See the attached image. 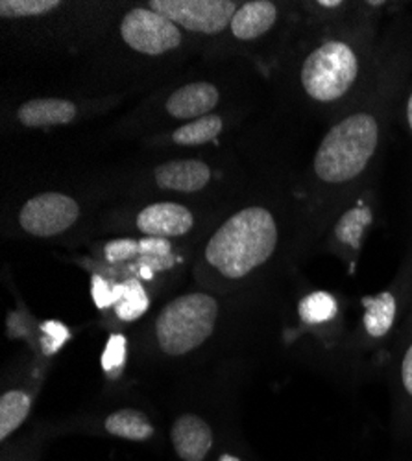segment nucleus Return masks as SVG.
<instances>
[{
	"label": "nucleus",
	"mask_w": 412,
	"mask_h": 461,
	"mask_svg": "<svg viewBox=\"0 0 412 461\" xmlns=\"http://www.w3.org/2000/svg\"><path fill=\"white\" fill-rule=\"evenodd\" d=\"M126 349H128V343L123 334L115 332L109 336L105 349L102 353V369L109 378L121 376L126 364Z\"/></svg>",
	"instance_id": "obj_22"
},
{
	"label": "nucleus",
	"mask_w": 412,
	"mask_h": 461,
	"mask_svg": "<svg viewBox=\"0 0 412 461\" xmlns=\"http://www.w3.org/2000/svg\"><path fill=\"white\" fill-rule=\"evenodd\" d=\"M17 117L26 128L61 126L72 122L77 117V105L60 98H37L23 104Z\"/></svg>",
	"instance_id": "obj_12"
},
{
	"label": "nucleus",
	"mask_w": 412,
	"mask_h": 461,
	"mask_svg": "<svg viewBox=\"0 0 412 461\" xmlns=\"http://www.w3.org/2000/svg\"><path fill=\"white\" fill-rule=\"evenodd\" d=\"M124 43L148 56H160L176 50L181 45L179 28L150 8L130 10L121 23Z\"/></svg>",
	"instance_id": "obj_6"
},
{
	"label": "nucleus",
	"mask_w": 412,
	"mask_h": 461,
	"mask_svg": "<svg viewBox=\"0 0 412 461\" xmlns=\"http://www.w3.org/2000/svg\"><path fill=\"white\" fill-rule=\"evenodd\" d=\"M398 316V299L390 290H385L378 295L364 299V314H362V327L366 334L373 339L385 338Z\"/></svg>",
	"instance_id": "obj_15"
},
{
	"label": "nucleus",
	"mask_w": 412,
	"mask_h": 461,
	"mask_svg": "<svg viewBox=\"0 0 412 461\" xmlns=\"http://www.w3.org/2000/svg\"><path fill=\"white\" fill-rule=\"evenodd\" d=\"M104 258L109 264H128L137 262L141 258L139 240L133 239H119L111 240L104 246Z\"/></svg>",
	"instance_id": "obj_23"
},
{
	"label": "nucleus",
	"mask_w": 412,
	"mask_h": 461,
	"mask_svg": "<svg viewBox=\"0 0 412 461\" xmlns=\"http://www.w3.org/2000/svg\"><path fill=\"white\" fill-rule=\"evenodd\" d=\"M222 131V119L216 114H206V117L178 128L172 135V140L181 146H200L215 140Z\"/></svg>",
	"instance_id": "obj_19"
},
{
	"label": "nucleus",
	"mask_w": 412,
	"mask_h": 461,
	"mask_svg": "<svg viewBox=\"0 0 412 461\" xmlns=\"http://www.w3.org/2000/svg\"><path fill=\"white\" fill-rule=\"evenodd\" d=\"M215 461H244V457L239 456V454L233 452V450H224V452H220V454L216 456Z\"/></svg>",
	"instance_id": "obj_28"
},
{
	"label": "nucleus",
	"mask_w": 412,
	"mask_h": 461,
	"mask_svg": "<svg viewBox=\"0 0 412 461\" xmlns=\"http://www.w3.org/2000/svg\"><path fill=\"white\" fill-rule=\"evenodd\" d=\"M357 76L355 50L344 41H327L304 61L302 87L316 102H334L352 89Z\"/></svg>",
	"instance_id": "obj_4"
},
{
	"label": "nucleus",
	"mask_w": 412,
	"mask_h": 461,
	"mask_svg": "<svg viewBox=\"0 0 412 461\" xmlns=\"http://www.w3.org/2000/svg\"><path fill=\"white\" fill-rule=\"evenodd\" d=\"M218 299L206 292H189L167 303L156 318V341L161 353L179 358L197 351L215 332Z\"/></svg>",
	"instance_id": "obj_3"
},
{
	"label": "nucleus",
	"mask_w": 412,
	"mask_h": 461,
	"mask_svg": "<svg viewBox=\"0 0 412 461\" xmlns=\"http://www.w3.org/2000/svg\"><path fill=\"white\" fill-rule=\"evenodd\" d=\"M102 430L111 438L132 443H144L156 436L154 422L150 420L144 411L135 408H121L111 411L102 422Z\"/></svg>",
	"instance_id": "obj_14"
},
{
	"label": "nucleus",
	"mask_w": 412,
	"mask_h": 461,
	"mask_svg": "<svg viewBox=\"0 0 412 461\" xmlns=\"http://www.w3.org/2000/svg\"><path fill=\"white\" fill-rule=\"evenodd\" d=\"M370 223H371V211L357 207V209L348 211L339 220V223H336V229H334V235L343 244L352 246L353 249H359L364 230Z\"/></svg>",
	"instance_id": "obj_20"
},
{
	"label": "nucleus",
	"mask_w": 412,
	"mask_h": 461,
	"mask_svg": "<svg viewBox=\"0 0 412 461\" xmlns=\"http://www.w3.org/2000/svg\"><path fill=\"white\" fill-rule=\"evenodd\" d=\"M33 397L26 390H8L0 397V441H6L24 425L32 411Z\"/></svg>",
	"instance_id": "obj_16"
},
{
	"label": "nucleus",
	"mask_w": 412,
	"mask_h": 461,
	"mask_svg": "<svg viewBox=\"0 0 412 461\" xmlns=\"http://www.w3.org/2000/svg\"><path fill=\"white\" fill-rule=\"evenodd\" d=\"M278 248V223L270 211L248 207L224 221L209 239L204 258L222 281L246 279Z\"/></svg>",
	"instance_id": "obj_1"
},
{
	"label": "nucleus",
	"mask_w": 412,
	"mask_h": 461,
	"mask_svg": "<svg viewBox=\"0 0 412 461\" xmlns=\"http://www.w3.org/2000/svg\"><path fill=\"white\" fill-rule=\"evenodd\" d=\"M154 176L161 188L191 194L211 181V168L197 159H176L160 165Z\"/></svg>",
	"instance_id": "obj_10"
},
{
	"label": "nucleus",
	"mask_w": 412,
	"mask_h": 461,
	"mask_svg": "<svg viewBox=\"0 0 412 461\" xmlns=\"http://www.w3.org/2000/svg\"><path fill=\"white\" fill-rule=\"evenodd\" d=\"M148 8L176 26L209 35L232 26L237 14V5L230 0H152Z\"/></svg>",
	"instance_id": "obj_5"
},
{
	"label": "nucleus",
	"mask_w": 412,
	"mask_h": 461,
	"mask_svg": "<svg viewBox=\"0 0 412 461\" xmlns=\"http://www.w3.org/2000/svg\"><path fill=\"white\" fill-rule=\"evenodd\" d=\"M339 314V303L329 292L316 290L307 294L298 304V316L307 327H320L329 323Z\"/></svg>",
	"instance_id": "obj_18"
},
{
	"label": "nucleus",
	"mask_w": 412,
	"mask_h": 461,
	"mask_svg": "<svg viewBox=\"0 0 412 461\" xmlns=\"http://www.w3.org/2000/svg\"><path fill=\"white\" fill-rule=\"evenodd\" d=\"M320 6H325V8H339V6H343V3H339V0H336V3H327V0H324V3H320Z\"/></svg>",
	"instance_id": "obj_30"
},
{
	"label": "nucleus",
	"mask_w": 412,
	"mask_h": 461,
	"mask_svg": "<svg viewBox=\"0 0 412 461\" xmlns=\"http://www.w3.org/2000/svg\"><path fill=\"white\" fill-rule=\"evenodd\" d=\"M407 119H408V124H410V130H412V95H410L408 104H407Z\"/></svg>",
	"instance_id": "obj_29"
},
{
	"label": "nucleus",
	"mask_w": 412,
	"mask_h": 461,
	"mask_svg": "<svg viewBox=\"0 0 412 461\" xmlns=\"http://www.w3.org/2000/svg\"><path fill=\"white\" fill-rule=\"evenodd\" d=\"M378 142V121L370 113L350 114L322 139L315 156L316 176L325 183L355 179L368 167Z\"/></svg>",
	"instance_id": "obj_2"
},
{
	"label": "nucleus",
	"mask_w": 412,
	"mask_h": 461,
	"mask_svg": "<svg viewBox=\"0 0 412 461\" xmlns=\"http://www.w3.org/2000/svg\"><path fill=\"white\" fill-rule=\"evenodd\" d=\"M218 98V89L209 82L187 84L170 95L167 100V111L179 121H189L197 117L202 119L216 107Z\"/></svg>",
	"instance_id": "obj_11"
},
{
	"label": "nucleus",
	"mask_w": 412,
	"mask_h": 461,
	"mask_svg": "<svg viewBox=\"0 0 412 461\" xmlns=\"http://www.w3.org/2000/svg\"><path fill=\"white\" fill-rule=\"evenodd\" d=\"M58 6H61L58 0H3V3H0V17H41L54 12Z\"/></svg>",
	"instance_id": "obj_21"
},
{
	"label": "nucleus",
	"mask_w": 412,
	"mask_h": 461,
	"mask_svg": "<svg viewBox=\"0 0 412 461\" xmlns=\"http://www.w3.org/2000/svg\"><path fill=\"white\" fill-rule=\"evenodd\" d=\"M115 292H117V283L105 279L100 274L91 277V295H93V301H95L98 311L114 309Z\"/></svg>",
	"instance_id": "obj_25"
},
{
	"label": "nucleus",
	"mask_w": 412,
	"mask_h": 461,
	"mask_svg": "<svg viewBox=\"0 0 412 461\" xmlns=\"http://www.w3.org/2000/svg\"><path fill=\"white\" fill-rule=\"evenodd\" d=\"M78 216L80 207L70 196L60 194V192H45L23 205L19 223L32 237L50 239L65 233L77 223Z\"/></svg>",
	"instance_id": "obj_7"
},
{
	"label": "nucleus",
	"mask_w": 412,
	"mask_h": 461,
	"mask_svg": "<svg viewBox=\"0 0 412 461\" xmlns=\"http://www.w3.org/2000/svg\"><path fill=\"white\" fill-rule=\"evenodd\" d=\"M278 21V6L270 0H252L243 5L233 21L232 33L241 41H252L265 35Z\"/></svg>",
	"instance_id": "obj_13"
},
{
	"label": "nucleus",
	"mask_w": 412,
	"mask_h": 461,
	"mask_svg": "<svg viewBox=\"0 0 412 461\" xmlns=\"http://www.w3.org/2000/svg\"><path fill=\"white\" fill-rule=\"evenodd\" d=\"M170 443L181 461H207L215 450V432L197 413H181L170 427Z\"/></svg>",
	"instance_id": "obj_8"
},
{
	"label": "nucleus",
	"mask_w": 412,
	"mask_h": 461,
	"mask_svg": "<svg viewBox=\"0 0 412 461\" xmlns=\"http://www.w3.org/2000/svg\"><path fill=\"white\" fill-rule=\"evenodd\" d=\"M40 459V448H19V447H6L3 448V459L0 461H37Z\"/></svg>",
	"instance_id": "obj_26"
},
{
	"label": "nucleus",
	"mask_w": 412,
	"mask_h": 461,
	"mask_svg": "<svg viewBox=\"0 0 412 461\" xmlns=\"http://www.w3.org/2000/svg\"><path fill=\"white\" fill-rule=\"evenodd\" d=\"M195 225L193 212L170 202L152 203L144 207L137 216V229L146 237L154 239H178L189 233Z\"/></svg>",
	"instance_id": "obj_9"
},
{
	"label": "nucleus",
	"mask_w": 412,
	"mask_h": 461,
	"mask_svg": "<svg viewBox=\"0 0 412 461\" xmlns=\"http://www.w3.org/2000/svg\"><path fill=\"white\" fill-rule=\"evenodd\" d=\"M150 306V297L148 292L144 288V285L130 276L124 281L117 283V292H115V304L114 311L115 316L124 321V323H132L135 320H139L141 316H144V312L148 311Z\"/></svg>",
	"instance_id": "obj_17"
},
{
	"label": "nucleus",
	"mask_w": 412,
	"mask_h": 461,
	"mask_svg": "<svg viewBox=\"0 0 412 461\" xmlns=\"http://www.w3.org/2000/svg\"><path fill=\"white\" fill-rule=\"evenodd\" d=\"M401 384L405 393L412 399V343L407 348L403 358H401Z\"/></svg>",
	"instance_id": "obj_27"
},
{
	"label": "nucleus",
	"mask_w": 412,
	"mask_h": 461,
	"mask_svg": "<svg viewBox=\"0 0 412 461\" xmlns=\"http://www.w3.org/2000/svg\"><path fill=\"white\" fill-rule=\"evenodd\" d=\"M69 339L70 332L61 321L50 320L41 323V351L45 357H54L60 353Z\"/></svg>",
	"instance_id": "obj_24"
}]
</instances>
